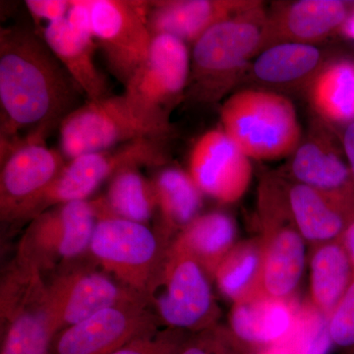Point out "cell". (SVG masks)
<instances>
[{"instance_id":"33","label":"cell","mask_w":354,"mask_h":354,"mask_svg":"<svg viewBox=\"0 0 354 354\" xmlns=\"http://www.w3.org/2000/svg\"><path fill=\"white\" fill-rule=\"evenodd\" d=\"M333 344L354 349V279L329 318Z\"/></svg>"},{"instance_id":"17","label":"cell","mask_w":354,"mask_h":354,"mask_svg":"<svg viewBox=\"0 0 354 354\" xmlns=\"http://www.w3.org/2000/svg\"><path fill=\"white\" fill-rule=\"evenodd\" d=\"M299 304L263 292L232 304L230 330L239 344L264 349L283 344L297 320Z\"/></svg>"},{"instance_id":"1","label":"cell","mask_w":354,"mask_h":354,"mask_svg":"<svg viewBox=\"0 0 354 354\" xmlns=\"http://www.w3.org/2000/svg\"><path fill=\"white\" fill-rule=\"evenodd\" d=\"M80 88L41 35L26 26L0 30V144L46 139L75 109Z\"/></svg>"},{"instance_id":"2","label":"cell","mask_w":354,"mask_h":354,"mask_svg":"<svg viewBox=\"0 0 354 354\" xmlns=\"http://www.w3.org/2000/svg\"><path fill=\"white\" fill-rule=\"evenodd\" d=\"M93 203L97 221L88 255L113 278L148 298L174 239L160 227L151 230L144 223L113 216L102 197Z\"/></svg>"},{"instance_id":"5","label":"cell","mask_w":354,"mask_h":354,"mask_svg":"<svg viewBox=\"0 0 354 354\" xmlns=\"http://www.w3.org/2000/svg\"><path fill=\"white\" fill-rule=\"evenodd\" d=\"M264 21L261 4L255 1L209 28L193 44L189 83L195 99L211 102L223 94L230 79L264 41Z\"/></svg>"},{"instance_id":"15","label":"cell","mask_w":354,"mask_h":354,"mask_svg":"<svg viewBox=\"0 0 354 354\" xmlns=\"http://www.w3.org/2000/svg\"><path fill=\"white\" fill-rule=\"evenodd\" d=\"M160 325L150 305L114 307L58 332L50 354H111Z\"/></svg>"},{"instance_id":"34","label":"cell","mask_w":354,"mask_h":354,"mask_svg":"<svg viewBox=\"0 0 354 354\" xmlns=\"http://www.w3.org/2000/svg\"><path fill=\"white\" fill-rule=\"evenodd\" d=\"M25 6L35 22L44 20L50 24L67 17L71 0H26Z\"/></svg>"},{"instance_id":"29","label":"cell","mask_w":354,"mask_h":354,"mask_svg":"<svg viewBox=\"0 0 354 354\" xmlns=\"http://www.w3.org/2000/svg\"><path fill=\"white\" fill-rule=\"evenodd\" d=\"M102 198L109 213L134 223H148L158 212L152 180H148L137 167L123 169L109 180Z\"/></svg>"},{"instance_id":"28","label":"cell","mask_w":354,"mask_h":354,"mask_svg":"<svg viewBox=\"0 0 354 354\" xmlns=\"http://www.w3.org/2000/svg\"><path fill=\"white\" fill-rule=\"evenodd\" d=\"M321 53L309 44H276L261 53L253 65L254 75L270 84L295 83L315 75L321 68Z\"/></svg>"},{"instance_id":"37","label":"cell","mask_w":354,"mask_h":354,"mask_svg":"<svg viewBox=\"0 0 354 354\" xmlns=\"http://www.w3.org/2000/svg\"><path fill=\"white\" fill-rule=\"evenodd\" d=\"M341 30L344 37L354 41V6L351 8L344 24L342 25Z\"/></svg>"},{"instance_id":"21","label":"cell","mask_w":354,"mask_h":354,"mask_svg":"<svg viewBox=\"0 0 354 354\" xmlns=\"http://www.w3.org/2000/svg\"><path fill=\"white\" fill-rule=\"evenodd\" d=\"M297 183L354 204V177L351 169L326 142L300 144L290 167Z\"/></svg>"},{"instance_id":"4","label":"cell","mask_w":354,"mask_h":354,"mask_svg":"<svg viewBox=\"0 0 354 354\" xmlns=\"http://www.w3.org/2000/svg\"><path fill=\"white\" fill-rule=\"evenodd\" d=\"M0 322V354H50L59 332L43 274L16 257L2 274Z\"/></svg>"},{"instance_id":"6","label":"cell","mask_w":354,"mask_h":354,"mask_svg":"<svg viewBox=\"0 0 354 354\" xmlns=\"http://www.w3.org/2000/svg\"><path fill=\"white\" fill-rule=\"evenodd\" d=\"M211 281L202 266L174 239L148 295L160 325L187 334L218 325L221 311Z\"/></svg>"},{"instance_id":"31","label":"cell","mask_w":354,"mask_h":354,"mask_svg":"<svg viewBox=\"0 0 354 354\" xmlns=\"http://www.w3.org/2000/svg\"><path fill=\"white\" fill-rule=\"evenodd\" d=\"M187 337L183 330L157 329L140 335L111 354H179Z\"/></svg>"},{"instance_id":"16","label":"cell","mask_w":354,"mask_h":354,"mask_svg":"<svg viewBox=\"0 0 354 354\" xmlns=\"http://www.w3.org/2000/svg\"><path fill=\"white\" fill-rule=\"evenodd\" d=\"M188 172L203 194L230 204L245 194L252 165L227 133L214 129L204 133L193 146Z\"/></svg>"},{"instance_id":"8","label":"cell","mask_w":354,"mask_h":354,"mask_svg":"<svg viewBox=\"0 0 354 354\" xmlns=\"http://www.w3.org/2000/svg\"><path fill=\"white\" fill-rule=\"evenodd\" d=\"M258 209L263 250L261 291L295 299L306 255L305 241L291 216L286 184L276 177H266L260 185Z\"/></svg>"},{"instance_id":"27","label":"cell","mask_w":354,"mask_h":354,"mask_svg":"<svg viewBox=\"0 0 354 354\" xmlns=\"http://www.w3.org/2000/svg\"><path fill=\"white\" fill-rule=\"evenodd\" d=\"M262 243L259 236L237 242L218 266L214 281L223 297L232 304L261 291Z\"/></svg>"},{"instance_id":"14","label":"cell","mask_w":354,"mask_h":354,"mask_svg":"<svg viewBox=\"0 0 354 354\" xmlns=\"http://www.w3.org/2000/svg\"><path fill=\"white\" fill-rule=\"evenodd\" d=\"M187 44L169 35H155L150 50L125 87L130 104L149 120L171 127L169 114L189 83Z\"/></svg>"},{"instance_id":"19","label":"cell","mask_w":354,"mask_h":354,"mask_svg":"<svg viewBox=\"0 0 354 354\" xmlns=\"http://www.w3.org/2000/svg\"><path fill=\"white\" fill-rule=\"evenodd\" d=\"M293 221L310 245L341 239L354 221V204L304 185L286 184Z\"/></svg>"},{"instance_id":"26","label":"cell","mask_w":354,"mask_h":354,"mask_svg":"<svg viewBox=\"0 0 354 354\" xmlns=\"http://www.w3.org/2000/svg\"><path fill=\"white\" fill-rule=\"evenodd\" d=\"M351 10L348 2L339 0H301L283 13L281 28L293 41L311 44L341 28Z\"/></svg>"},{"instance_id":"7","label":"cell","mask_w":354,"mask_h":354,"mask_svg":"<svg viewBox=\"0 0 354 354\" xmlns=\"http://www.w3.org/2000/svg\"><path fill=\"white\" fill-rule=\"evenodd\" d=\"M171 127L149 120L124 95L88 101L71 111L59 125L60 152L67 160L109 150L135 140L165 139Z\"/></svg>"},{"instance_id":"22","label":"cell","mask_w":354,"mask_h":354,"mask_svg":"<svg viewBox=\"0 0 354 354\" xmlns=\"http://www.w3.org/2000/svg\"><path fill=\"white\" fill-rule=\"evenodd\" d=\"M308 300L329 316L354 279V266L342 239L311 246Z\"/></svg>"},{"instance_id":"10","label":"cell","mask_w":354,"mask_h":354,"mask_svg":"<svg viewBox=\"0 0 354 354\" xmlns=\"http://www.w3.org/2000/svg\"><path fill=\"white\" fill-rule=\"evenodd\" d=\"M97 213L93 200L67 203L32 218L16 257L43 274H53L88 255Z\"/></svg>"},{"instance_id":"3","label":"cell","mask_w":354,"mask_h":354,"mask_svg":"<svg viewBox=\"0 0 354 354\" xmlns=\"http://www.w3.org/2000/svg\"><path fill=\"white\" fill-rule=\"evenodd\" d=\"M221 129L249 158L279 160L301 142L297 111L283 95L264 90L235 93L221 111Z\"/></svg>"},{"instance_id":"12","label":"cell","mask_w":354,"mask_h":354,"mask_svg":"<svg viewBox=\"0 0 354 354\" xmlns=\"http://www.w3.org/2000/svg\"><path fill=\"white\" fill-rule=\"evenodd\" d=\"M46 283L59 332L104 310L150 305L145 295L113 278L90 255L53 272Z\"/></svg>"},{"instance_id":"18","label":"cell","mask_w":354,"mask_h":354,"mask_svg":"<svg viewBox=\"0 0 354 354\" xmlns=\"http://www.w3.org/2000/svg\"><path fill=\"white\" fill-rule=\"evenodd\" d=\"M254 2L235 0L149 1V25L153 36L169 35L185 44H194L209 28L245 10Z\"/></svg>"},{"instance_id":"23","label":"cell","mask_w":354,"mask_h":354,"mask_svg":"<svg viewBox=\"0 0 354 354\" xmlns=\"http://www.w3.org/2000/svg\"><path fill=\"white\" fill-rule=\"evenodd\" d=\"M152 183L160 216V228L176 239L200 216L203 193L189 172L177 167L162 169L153 177Z\"/></svg>"},{"instance_id":"32","label":"cell","mask_w":354,"mask_h":354,"mask_svg":"<svg viewBox=\"0 0 354 354\" xmlns=\"http://www.w3.org/2000/svg\"><path fill=\"white\" fill-rule=\"evenodd\" d=\"M239 346L230 330L216 325L188 335L179 354H239Z\"/></svg>"},{"instance_id":"30","label":"cell","mask_w":354,"mask_h":354,"mask_svg":"<svg viewBox=\"0 0 354 354\" xmlns=\"http://www.w3.org/2000/svg\"><path fill=\"white\" fill-rule=\"evenodd\" d=\"M329 316L317 309L308 299L299 305L290 337L283 342L292 354H328L332 348Z\"/></svg>"},{"instance_id":"11","label":"cell","mask_w":354,"mask_h":354,"mask_svg":"<svg viewBox=\"0 0 354 354\" xmlns=\"http://www.w3.org/2000/svg\"><path fill=\"white\" fill-rule=\"evenodd\" d=\"M164 140H135L67 160L64 169L41 197L36 216L57 205L87 201L102 184L123 169L164 165L167 160Z\"/></svg>"},{"instance_id":"38","label":"cell","mask_w":354,"mask_h":354,"mask_svg":"<svg viewBox=\"0 0 354 354\" xmlns=\"http://www.w3.org/2000/svg\"><path fill=\"white\" fill-rule=\"evenodd\" d=\"M257 354H292L288 346L283 344L278 346H270V348L261 349Z\"/></svg>"},{"instance_id":"20","label":"cell","mask_w":354,"mask_h":354,"mask_svg":"<svg viewBox=\"0 0 354 354\" xmlns=\"http://www.w3.org/2000/svg\"><path fill=\"white\" fill-rule=\"evenodd\" d=\"M41 36L88 101L111 95L106 76L95 64L99 46L92 35L76 29L64 18L46 25Z\"/></svg>"},{"instance_id":"13","label":"cell","mask_w":354,"mask_h":354,"mask_svg":"<svg viewBox=\"0 0 354 354\" xmlns=\"http://www.w3.org/2000/svg\"><path fill=\"white\" fill-rule=\"evenodd\" d=\"M91 30L109 71L127 85L143 64L153 38L149 1L88 0Z\"/></svg>"},{"instance_id":"25","label":"cell","mask_w":354,"mask_h":354,"mask_svg":"<svg viewBox=\"0 0 354 354\" xmlns=\"http://www.w3.org/2000/svg\"><path fill=\"white\" fill-rule=\"evenodd\" d=\"M308 97L323 120L346 127L354 122V59L341 58L321 67L311 79Z\"/></svg>"},{"instance_id":"24","label":"cell","mask_w":354,"mask_h":354,"mask_svg":"<svg viewBox=\"0 0 354 354\" xmlns=\"http://www.w3.org/2000/svg\"><path fill=\"white\" fill-rule=\"evenodd\" d=\"M234 218L223 212L200 215L174 241L202 266L212 281L218 266L236 245Z\"/></svg>"},{"instance_id":"36","label":"cell","mask_w":354,"mask_h":354,"mask_svg":"<svg viewBox=\"0 0 354 354\" xmlns=\"http://www.w3.org/2000/svg\"><path fill=\"white\" fill-rule=\"evenodd\" d=\"M341 239L354 266V221L342 235Z\"/></svg>"},{"instance_id":"35","label":"cell","mask_w":354,"mask_h":354,"mask_svg":"<svg viewBox=\"0 0 354 354\" xmlns=\"http://www.w3.org/2000/svg\"><path fill=\"white\" fill-rule=\"evenodd\" d=\"M344 148L348 160V167L354 177V122L346 127L344 135Z\"/></svg>"},{"instance_id":"9","label":"cell","mask_w":354,"mask_h":354,"mask_svg":"<svg viewBox=\"0 0 354 354\" xmlns=\"http://www.w3.org/2000/svg\"><path fill=\"white\" fill-rule=\"evenodd\" d=\"M0 218L4 225H24L36 216L41 197L66 165L62 152L46 139L28 137L0 145Z\"/></svg>"}]
</instances>
